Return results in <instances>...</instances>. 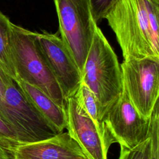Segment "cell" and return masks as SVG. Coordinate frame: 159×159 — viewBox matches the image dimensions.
<instances>
[{
    "label": "cell",
    "instance_id": "1",
    "mask_svg": "<svg viewBox=\"0 0 159 159\" xmlns=\"http://www.w3.org/2000/svg\"><path fill=\"white\" fill-rule=\"evenodd\" d=\"M101 19L114 32L124 60L159 61V0H111Z\"/></svg>",
    "mask_w": 159,
    "mask_h": 159
},
{
    "label": "cell",
    "instance_id": "2",
    "mask_svg": "<svg viewBox=\"0 0 159 159\" xmlns=\"http://www.w3.org/2000/svg\"><path fill=\"white\" fill-rule=\"evenodd\" d=\"M35 35L36 32L12 22L11 48L16 80L40 89L65 109V100L38 45Z\"/></svg>",
    "mask_w": 159,
    "mask_h": 159
},
{
    "label": "cell",
    "instance_id": "3",
    "mask_svg": "<svg viewBox=\"0 0 159 159\" xmlns=\"http://www.w3.org/2000/svg\"><path fill=\"white\" fill-rule=\"evenodd\" d=\"M82 82L97 98L102 117L106 109L123 91L120 65L116 53L98 26L84 65Z\"/></svg>",
    "mask_w": 159,
    "mask_h": 159
},
{
    "label": "cell",
    "instance_id": "4",
    "mask_svg": "<svg viewBox=\"0 0 159 159\" xmlns=\"http://www.w3.org/2000/svg\"><path fill=\"white\" fill-rule=\"evenodd\" d=\"M60 38L81 75L98 27L91 0H53Z\"/></svg>",
    "mask_w": 159,
    "mask_h": 159
},
{
    "label": "cell",
    "instance_id": "5",
    "mask_svg": "<svg viewBox=\"0 0 159 159\" xmlns=\"http://www.w3.org/2000/svg\"><path fill=\"white\" fill-rule=\"evenodd\" d=\"M4 106L5 123L15 133L19 144L35 142L58 134L11 79L6 87Z\"/></svg>",
    "mask_w": 159,
    "mask_h": 159
},
{
    "label": "cell",
    "instance_id": "6",
    "mask_svg": "<svg viewBox=\"0 0 159 159\" xmlns=\"http://www.w3.org/2000/svg\"><path fill=\"white\" fill-rule=\"evenodd\" d=\"M124 87L140 115L149 120L158 102L159 61L149 58L123 60Z\"/></svg>",
    "mask_w": 159,
    "mask_h": 159
},
{
    "label": "cell",
    "instance_id": "7",
    "mask_svg": "<svg viewBox=\"0 0 159 159\" xmlns=\"http://www.w3.org/2000/svg\"><path fill=\"white\" fill-rule=\"evenodd\" d=\"M102 120L114 142L130 148L147 136L150 119L143 118L132 104L124 87L106 109Z\"/></svg>",
    "mask_w": 159,
    "mask_h": 159
},
{
    "label": "cell",
    "instance_id": "8",
    "mask_svg": "<svg viewBox=\"0 0 159 159\" xmlns=\"http://www.w3.org/2000/svg\"><path fill=\"white\" fill-rule=\"evenodd\" d=\"M35 38L65 100L73 96L82 82V75L60 37L43 30L36 32Z\"/></svg>",
    "mask_w": 159,
    "mask_h": 159
},
{
    "label": "cell",
    "instance_id": "9",
    "mask_svg": "<svg viewBox=\"0 0 159 159\" xmlns=\"http://www.w3.org/2000/svg\"><path fill=\"white\" fill-rule=\"evenodd\" d=\"M66 129L87 159H107L111 144L101 134L91 117L78 106L75 98L65 99Z\"/></svg>",
    "mask_w": 159,
    "mask_h": 159
},
{
    "label": "cell",
    "instance_id": "10",
    "mask_svg": "<svg viewBox=\"0 0 159 159\" xmlns=\"http://www.w3.org/2000/svg\"><path fill=\"white\" fill-rule=\"evenodd\" d=\"M8 153L11 159H87L67 132L42 140L15 145Z\"/></svg>",
    "mask_w": 159,
    "mask_h": 159
},
{
    "label": "cell",
    "instance_id": "11",
    "mask_svg": "<svg viewBox=\"0 0 159 159\" xmlns=\"http://www.w3.org/2000/svg\"><path fill=\"white\" fill-rule=\"evenodd\" d=\"M26 98L59 134L66 128L65 110L57 105L42 90L22 80L15 81Z\"/></svg>",
    "mask_w": 159,
    "mask_h": 159
},
{
    "label": "cell",
    "instance_id": "12",
    "mask_svg": "<svg viewBox=\"0 0 159 159\" xmlns=\"http://www.w3.org/2000/svg\"><path fill=\"white\" fill-rule=\"evenodd\" d=\"M118 159H159V106L157 102L150 119L147 137L135 147L120 146Z\"/></svg>",
    "mask_w": 159,
    "mask_h": 159
},
{
    "label": "cell",
    "instance_id": "13",
    "mask_svg": "<svg viewBox=\"0 0 159 159\" xmlns=\"http://www.w3.org/2000/svg\"><path fill=\"white\" fill-rule=\"evenodd\" d=\"M78 106L91 117L104 138L111 143H115L102 120L101 108L94 93L83 82L73 96Z\"/></svg>",
    "mask_w": 159,
    "mask_h": 159
},
{
    "label": "cell",
    "instance_id": "14",
    "mask_svg": "<svg viewBox=\"0 0 159 159\" xmlns=\"http://www.w3.org/2000/svg\"><path fill=\"white\" fill-rule=\"evenodd\" d=\"M11 24L9 18L0 10V65L16 81L17 75L11 48Z\"/></svg>",
    "mask_w": 159,
    "mask_h": 159
},
{
    "label": "cell",
    "instance_id": "15",
    "mask_svg": "<svg viewBox=\"0 0 159 159\" xmlns=\"http://www.w3.org/2000/svg\"><path fill=\"white\" fill-rule=\"evenodd\" d=\"M15 133L0 119V145L7 152L17 145H19Z\"/></svg>",
    "mask_w": 159,
    "mask_h": 159
},
{
    "label": "cell",
    "instance_id": "16",
    "mask_svg": "<svg viewBox=\"0 0 159 159\" xmlns=\"http://www.w3.org/2000/svg\"><path fill=\"white\" fill-rule=\"evenodd\" d=\"M12 79L0 65V119L5 123L4 98L7 85ZM6 124V123H5Z\"/></svg>",
    "mask_w": 159,
    "mask_h": 159
},
{
    "label": "cell",
    "instance_id": "17",
    "mask_svg": "<svg viewBox=\"0 0 159 159\" xmlns=\"http://www.w3.org/2000/svg\"><path fill=\"white\" fill-rule=\"evenodd\" d=\"M111 0H91L92 11L95 22L100 21L102 15Z\"/></svg>",
    "mask_w": 159,
    "mask_h": 159
},
{
    "label": "cell",
    "instance_id": "18",
    "mask_svg": "<svg viewBox=\"0 0 159 159\" xmlns=\"http://www.w3.org/2000/svg\"><path fill=\"white\" fill-rule=\"evenodd\" d=\"M0 159H11L8 152L0 145Z\"/></svg>",
    "mask_w": 159,
    "mask_h": 159
}]
</instances>
